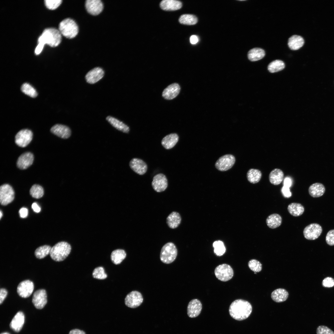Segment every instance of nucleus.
Wrapping results in <instances>:
<instances>
[{
    "label": "nucleus",
    "instance_id": "f257e3e1",
    "mask_svg": "<svg viewBox=\"0 0 334 334\" xmlns=\"http://www.w3.org/2000/svg\"><path fill=\"white\" fill-rule=\"evenodd\" d=\"M252 306L248 301L242 299L233 301L230 304L229 312L231 316L238 321L248 318L251 314Z\"/></svg>",
    "mask_w": 334,
    "mask_h": 334
},
{
    "label": "nucleus",
    "instance_id": "f03ea898",
    "mask_svg": "<svg viewBox=\"0 0 334 334\" xmlns=\"http://www.w3.org/2000/svg\"><path fill=\"white\" fill-rule=\"evenodd\" d=\"M61 40V34L59 30L54 28H49L44 30L38 39V43L55 47L60 44Z\"/></svg>",
    "mask_w": 334,
    "mask_h": 334
},
{
    "label": "nucleus",
    "instance_id": "7ed1b4c3",
    "mask_svg": "<svg viewBox=\"0 0 334 334\" xmlns=\"http://www.w3.org/2000/svg\"><path fill=\"white\" fill-rule=\"evenodd\" d=\"M71 250V245L65 242H58L52 248L50 253L51 258L57 262L64 260L69 255Z\"/></svg>",
    "mask_w": 334,
    "mask_h": 334
},
{
    "label": "nucleus",
    "instance_id": "20e7f679",
    "mask_svg": "<svg viewBox=\"0 0 334 334\" xmlns=\"http://www.w3.org/2000/svg\"><path fill=\"white\" fill-rule=\"evenodd\" d=\"M59 30L64 36L69 39L75 37L79 32L78 26L73 19L67 18L59 24Z\"/></svg>",
    "mask_w": 334,
    "mask_h": 334
},
{
    "label": "nucleus",
    "instance_id": "39448f33",
    "mask_svg": "<svg viewBox=\"0 0 334 334\" xmlns=\"http://www.w3.org/2000/svg\"><path fill=\"white\" fill-rule=\"evenodd\" d=\"M177 254L178 250L175 245L172 242H168L161 249L160 259L163 263L169 264L175 260Z\"/></svg>",
    "mask_w": 334,
    "mask_h": 334
},
{
    "label": "nucleus",
    "instance_id": "423d86ee",
    "mask_svg": "<svg viewBox=\"0 0 334 334\" xmlns=\"http://www.w3.org/2000/svg\"><path fill=\"white\" fill-rule=\"evenodd\" d=\"M215 274L216 277L222 281H227L231 279L233 275V271L231 267L226 264L219 265L215 269Z\"/></svg>",
    "mask_w": 334,
    "mask_h": 334
},
{
    "label": "nucleus",
    "instance_id": "0eeeda50",
    "mask_svg": "<svg viewBox=\"0 0 334 334\" xmlns=\"http://www.w3.org/2000/svg\"><path fill=\"white\" fill-rule=\"evenodd\" d=\"M235 162V157L231 154H226L220 157L215 163V166L218 170L224 171L231 169Z\"/></svg>",
    "mask_w": 334,
    "mask_h": 334
},
{
    "label": "nucleus",
    "instance_id": "6e6552de",
    "mask_svg": "<svg viewBox=\"0 0 334 334\" xmlns=\"http://www.w3.org/2000/svg\"><path fill=\"white\" fill-rule=\"evenodd\" d=\"M15 193L12 187L8 184H4L0 187V202L1 204L6 205L13 200Z\"/></svg>",
    "mask_w": 334,
    "mask_h": 334
},
{
    "label": "nucleus",
    "instance_id": "1a4fd4ad",
    "mask_svg": "<svg viewBox=\"0 0 334 334\" xmlns=\"http://www.w3.org/2000/svg\"><path fill=\"white\" fill-rule=\"evenodd\" d=\"M32 136L33 134L31 130L28 129L21 130L15 136V143L19 147H25L31 142Z\"/></svg>",
    "mask_w": 334,
    "mask_h": 334
},
{
    "label": "nucleus",
    "instance_id": "9d476101",
    "mask_svg": "<svg viewBox=\"0 0 334 334\" xmlns=\"http://www.w3.org/2000/svg\"><path fill=\"white\" fill-rule=\"evenodd\" d=\"M143 301V297L141 293L137 291H133L126 296L125 303L129 307L135 308L140 306Z\"/></svg>",
    "mask_w": 334,
    "mask_h": 334
},
{
    "label": "nucleus",
    "instance_id": "9b49d317",
    "mask_svg": "<svg viewBox=\"0 0 334 334\" xmlns=\"http://www.w3.org/2000/svg\"><path fill=\"white\" fill-rule=\"evenodd\" d=\"M322 232V227L317 223H312L304 229L303 234L304 237L309 240H314L319 238Z\"/></svg>",
    "mask_w": 334,
    "mask_h": 334
},
{
    "label": "nucleus",
    "instance_id": "f8f14e48",
    "mask_svg": "<svg viewBox=\"0 0 334 334\" xmlns=\"http://www.w3.org/2000/svg\"><path fill=\"white\" fill-rule=\"evenodd\" d=\"M47 293L45 289H38L34 293L32 302L36 308L42 309L47 303Z\"/></svg>",
    "mask_w": 334,
    "mask_h": 334
},
{
    "label": "nucleus",
    "instance_id": "ddd939ff",
    "mask_svg": "<svg viewBox=\"0 0 334 334\" xmlns=\"http://www.w3.org/2000/svg\"><path fill=\"white\" fill-rule=\"evenodd\" d=\"M34 288L33 282L26 280L20 282L17 287V292L19 295L23 298L29 297L32 294Z\"/></svg>",
    "mask_w": 334,
    "mask_h": 334
},
{
    "label": "nucleus",
    "instance_id": "4468645a",
    "mask_svg": "<svg viewBox=\"0 0 334 334\" xmlns=\"http://www.w3.org/2000/svg\"><path fill=\"white\" fill-rule=\"evenodd\" d=\"M168 181L165 175L159 173L153 178L152 185L153 189L158 192L165 191L168 186Z\"/></svg>",
    "mask_w": 334,
    "mask_h": 334
},
{
    "label": "nucleus",
    "instance_id": "2eb2a0df",
    "mask_svg": "<svg viewBox=\"0 0 334 334\" xmlns=\"http://www.w3.org/2000/svg\"><path fill=\"white\" fill-rule=\"evenodd\" d=\"M85 6L87 11L90 14L97 15L101 13L103 9V4L100 0H87Z\"/></svg>",
    "mask_w": 334,
    "mask_h": 334
},
{
    "label": "nucleus",
    "instance_id": "dca6fc26",
    "mask_svg": "<svg viewBox=\"0 0 334 334\" xmlns=\"http://www.w3.org/2000/svg\"><path fill=\"white\" fill-rule=\"evenodd\" d=\"M104 72L101 67H96L88 72L85 78L87 83L94 84L101 79L103 77Z\"/></svg>",
    "mask_w": 334,
    "mask_h": 334
},
{
    "label": "nucleus",
    "instance_id": "f3484780",
    "mask_svg": "<svg viewBox=\"0 0 334 334\" xmlns=\"http://www.w3.org/2000/svg\"><path fill=\"white\" fill-rule=\"evenodd\" d=\"M202 304L200 301L196 299L192 300L189 303L187 307V314L190 318L198 316L202 309Z\"/></svg>",
    "mask_w": 334,
    "mask_h": 334
},
{
    "label": "nucleus",
    "instance_id": "a211bd4d",
    "mask_svg": "<svg viewBox=\"0 0 334 334\" xmlns=\"http://www.w3.org/2000/svg\"><path fill=\"white\" fill-rule=\"evenodd\" d=\"M34 156L30 152L22 154L18 157L17 162V167L21 169H25L30 166L33 162Z\"/></svg>",
    "mask_w": 334,
    "mask_h": 334
},
{
    "label": "nucleus",
    "instance_id": "6ab92c4d",
    "mask_svg": "<svg viewBox=\"0 0 334 334\" xmlns=\"http://www.w3.org/2000/svg\"><path fill=\"white\" fill-rule=\"evenodd\" d=\"M129 165L133 170L140 175L145 174L147 170L148 167L146 164L140 159H132L130 162Z\"/></svg>",
    "mask_w": 334,
    "mask_h": 334
},
{
    "label": "nucleus",
    "instance_id": "aec40b11",
    "mask_svg": "<svg viewBox=\"0 0 334 334\" xmlns=\"http://www.w3.org/2000/svg\"><path fill=\"white\" fill-rule=\"evenodd\" d=\"M50 131L54 135L64 139L69 138L71 134V130L68 127L60 124H57L53 126Z\"/></svg>",
    "mask_w": 334,
    "mask_h": 334
},
{
    "label": "nucleus",
    "instance_id": "412c9836",
    "mask_svg": "<svg viewBox=\"0 0 334 334\" xmlns=\"http://www.w3.org/2000/svg\"><path fill=\"white\" fill-rule=\"evenodd\" d=\"M180 90L179 85L177 83H174L169 85L164 89L162 93V96L166 99L172 100L178 95Z\"/></svg>",
    "mask_w": 334,
    "mask_h": 334
},
{
    "label": "nucleus",
    "instance_id": "4be33fe9",
    "mask_svg": "<svg viewBox=\"0 0 334 334\" xmlns=\"http://www.w3.org/2000/svg\"><path fill=\"white\" fill-rule=\"evenodd\" d=\"M25 320L24 315L21 311L18 312L10 323V328L14 331L18 332L22 329Z\"/></svg>",
    "mask_w": 334,
    "mask_h": 334
},
{
    "label": "nucleus",
    "instance_id": "5701e85b",
    "mask_svg": "<svg viewBox=\"0 0 334 334\" xmlns=\"http://www.w3.org/2000/svg\"><path fill=\"white\" fill-rule=\"evenodd\" d=\"M182 6V3L180 1L175 0H163L160 3L161 8L163 10L167 11L179 9Z\"/></svg>",
    "mask_w": 334,
    "mask_h": 334
},
{
    "label": "nucleus",
    "instance_id": "b1692460",
    "mask_svg": "<svg viewBox=\"0 0 334 334\" xmlns=\"http://www.w3.org/2000/svg\"><path fill=\"white\" fill-rule=\"evenodd\" d=\"M178 139L179 136L177 134L171 133L164 137L161 140V143L165 148L169 149L175 146Z\"/></svg>",
    "mask_w": 334,
    "mask_h": 334
},
{
    "label": "nucleus",
    "instance_id": "393cba45",
    "mask_svg": "<svg viewBox=\"0 0 334 334\" xmlns=\"http://www.w3.org/2000/svg\"><path fill=\"white\" fill-rule=\"evenodd\" d=\"M325 191L323 185L320 183H315L311 185L308 189L310 195L314 198L319 197L322 196Z\"/></svg>",
    "mask_w": 334,
    "mask_h": 334
},
{
    "label": "nucleus",
    "instance_id": "a878e982",
    "mask_svg": "<svg viewBox=\"0 0 334 334\" xmlns=\"http://www.w3.org/2000/svg\"><path fill=\"white\" fill-rule=\"evenodd\" d=\"M181 218L180 214L176 212H171L166 218V223L170 228L174 229L178 227L180 224Z\"/></svg>",
    "mask_w": 334,
    "mask_h": 334
},
{
    "label": "nucleus",
    "instance_id": "bb28decb",
    "mask_svg": "<svg viewBox=\"0 0 334 334\" xmlns=\"http://www.w3.org/2000/svg\"><path fill=\"white\" fill-rule=\"evenodd\" d=\"M284 174L282 170L279 169H275L270 173L269 179L270 183L273 185H277L280 184L283 180Z\"/></svg>",
    "mask_w": 334,
    "mask_h": 334
},
{
    "label": "nucleus",
    "instance_id": "cd10ccee",
    "mask_svg": "<svg viewBox=\"0 0 334 334\" xmlns=\"http://www.w3.org/2000/svg\"><path fill=\"white\" fill-rule=\"evenodd\" d=\"M304 43V40L302 36L293 35L289 39L288 44L291 49L296 50L302 47Z\"/></svg>",
    "mask_w": 334,
    "mask_h": 334
},
{
    "label": "nucleus",
    "instance_id": "c85d7f7f",
    "mask_svg": "<svg viewBox=\"0 0 334 334\" xmlns=\"http://www.w3.org/2000/svg\"><path fill=\"white\" fill-rule=\"evenodd\" d=\"M106 120L111 125L118 130L125 133L129 132L130 130L129 127L117 119L111 116H108L106 117Z\"/></svg>",
    "mask_w": 334,
    "mask_h": 334
},
{
    "label": "nucleus",
    "instance_id": "c756f323",
    "mask_svg": "<svg viewBox=\"0 0 334 334\" xmlns=\"http://www.w3.org/2000/svg\"><path fill=\"white\" fill-rule=\"evenodd\" d=\"M289 296L288 292L284 289H276L272 293L271 297L273 300L276 302H281L286 301Z\"/></svg>",
    "mask_w": 334,
    "mask_h": 334
},
{
    "label": "nucleus",
    "instance_id": "7c9ffc66",
    "mask_svg": "<svg viewBox=\"0 0 334 334\" xmlns=\"http://www.w3.org/2000/svg\"><path fill=\"white\" fill-rule=\"evenodd\" d=\"M282 222L281 216L276 213L272 214L267 218L266 223L268 226L271 229H275L279 227Z\"/></svg>",
    "mask_w": 334,
    "mask_h": 334
},
{
    "label": "nucleus",
    "instance_id": "2f4dec72",
    "mask_svg": "<svg viewBox=\"0 0 334 334\" xmlns=\"http://www.w3.org/2000/svg\"><path fill=\"white\" fill-rule=\"evenodd\" d=\"M264 50L260 48H255L250 50L248 53L249 59L252 62L256 61L263 58L265 55Z\"/></svg>",
    "mask_w": 334,
    "mask_h": 334
},
{
    "label": "nucleus",
    "instance_id": "473e14b6",
    "mask_svg": "<svg viewBox=\"0 0 334 334\" xmlns=\"http://www.w3.org/2000/svg\"><path fill=\"white\" fill-rule=\"evenodd\" d=\"M287 209L289 213L294 216L301 215L304 211L303 206L300 203H293L289 204Z\"/></svg>",
    "mask_w": 334,
    "mask_h": 334
},
{
    "label": "nucleus",
    "instance_id": "72a5a7b5",
    "mask_svg": "<svg viewBox=\"0 0 334 334\" xmlns=\"http://www.w3.org/2000/svg\"><path fill=\"white\" fill-rule=\"evenodd\" d=\"M126 256V253L124 250L118 249L112 252L111 255V259L113 263L117 265L120 264Z\"/></svg>",
    "mask_w": 334,
    "mask_h": 334
},
{
    "label": "nucleus",
    "instance_id": "f704fd0d",
    "mask_svg": "<svg viewBox=\"0 0 334 334\" xmlns=\"http://www.w3.org/2000/svg\"><path fill=\"white\" fill-rule=\"evenodd\" d=\"M246 176L248 180L250 182L255 184L260 180L262 177V173L259 169H250L247 172Z\"/></svg>",
    "mask_w": 334,
    "mask_h": 334
},
{
    "label": "nucleus",
    "instance_id": "c9c22d12",
    "mask_svg": "<svg viewBox=\"0 0 334 334\" xmlns=\"http://www.w3.org/2000/svg\"><path fill=\"white\" fill-rule=\"evenodd\" d=\"M180 23L185 25H192L195 24L198 21L197 17L195 15L189 14L181 15L179 19Z\"/></svg>",
    "mask_w": 334,
    "mask_h": 334
},
{
    "label": "nucleus",
    "instance_id": "e433bc0d",
    "mask_svg": "<svg viewBox=\"0 0 334 334\" xmlns=\"http://www.w3.org/2000/svg\"><path fill=\"white\" fill-rule=\"evenodd\" d=\"M285 67V64L283 61L280 60H276L272 62L268 67L269 71L274 73L281 71Z\"/></svg>",
    "mask_w": 334,
    "mask_h": 334
},
{
    "label": "nucleus",
    "instance_id": "4c0bfd02",
    "mask_svg": "<svg viewBox=\"0 0 334 334\" xmlns=\"http://www.w3.org/2000/svg\"><path fill=\"white\" fill-rule=\"evenodd\" d=\"M51 247L45 245L37 248L35 251V255L38 259H42L50 254Z\"/></svg>",
    "mask_w": 334,
    "mask_h": 334
},
{
    "label": "nucleus",
    "instance_id": "58836bf2",
    "mask_svg": "<svg viewBox=\"0 0 334 334\" xmlns=\"http://www.w3.org/2000/svg\"><path fill=\"white\" fill-rule=\"evenodd\" d=\"M21 90L23 92L31 97L35 98L37 95L35 89L28 83L23 84L21 87Z\"/></svg>",
    "mask_w": 334,
    "mask_h": 334
},
{
    "label": "nucleus",
    "instance_id": "ea45409f",
    "mask_svg": "<svg viewBox=\"0 0 334 334\" xmlns=\"http://www.w3.org/2000/svg\"><path fill=\"white\" fill-rule=\"evenodd\" d=\"M30 193L31 195L34 198H40L42 197L44 195V189L41 186L34 184L31 188Z\"/></svg>",
    "mask_w": 334,
    "mask_h": 334
},
{
    "label": "nucleus",
    "instance_id": "a19ab883",
    "mask_svg": "<svg viewBox=\"0 0 334 334\" xmlns=\"http://www.w3.org/2000/svg\"><path fill=\"white\" fill-rule=\"evenodd\" d=\"M214 248V252L218 256H221L224 255L226 251L225 247L223 242L220 240L215 241L213 244Z\"/></svg>",
    "mask_w": 334,
    "mask_h": 334
},
{
    "label": "nucleus",
    "instance_id": "79ce46f5",
    "mask_svg": "<svg viewBox=\"0 0 334 334\" xmlns=\"http://www.w3.org/2000/svg\"><path fill=\"white\" fill-rule=\"evenodd\" d=\"M92 275L93 278L100 280L104 279L107 277V275L105 272L104 268L101 267L95 268L93 271Z\"/></svg>",
    "mask_w": 334,
    "mask_h": 334
},
{
    "label": "nucleus",
    "instance_id": "37998d69",
    "mask_svg": "<svg viewBox=\"0 0 334 334\" xmlns=\"http://www.w3.org/2000/svg\"><path fill=\"white\" fill-rule=\"evenodd\" d=\"M248 266L251 270L255 272H259L262 269V265L258 260L252 259L248 263Z\"/></svg>",
    "mask_w": 334,
    "mask_h": 334
},
{
    "label": "nucleus",
    "instance_id": "c03bdc74",
    "mask_svg": "<svg viewBox=\"0 0 334 334\" xmlns=\"http://www.w3.org/2000/svg\"><path fill=\"white\" fill-rule=\"evenodd\" d=\"M61 0H45V5L47 8L51 10H54L58 8L62 3Z\"/></svg>",
    "mask_w": 334,
    "mask_h": 334
},
{
    "label": "nucleus",
    "instance_id": "a18cd8bd",
    "mask_svg": "<svg viewBox=\"0 0 334 334\" xmlns=\"http://www.w3.org/2000/svg\"><path fill=\"white\" fill-rule=\"evenodd\" d=\"M316 334H334V332L328 327L320 325L316 329Z\"/></svg>",
    "mask_w": 334,
    "mask_h": 334
},
{
    "label": "nucleus",
    "instance_id": "49530a36",
    "mask_svg": "<svg viewBox=\"0 0 334 334\" xmlns=\"http://www.w3.org/2000/svg\"><path fill=\"white\" fill-rule=\"evenodd\" d=\"M326 241L330 246L334 245V229L329 231L326 234Z\"/></svg>",
    "mask_w": 334,
    "mask_h": 334
},
{
    "label": "nucleus",
    "instance_id": "de8ad7c7",
    "mask_svg": "<svg viewBox=\"0 0 334 334\" xmlns=\"http://www.w3.org/2000/svg\"><path fill=\"white\" fill-rule=\"evenodd\" d=\"M322 285L326 287H331L334 286V279L330 277H327L323 280Z\"/></svg>",
    "mask_w": 334,
    "mask_h": 334
},
{
    "label": "nucleus",
    "instance_id": "09e8293b",
    "mask_svg": "<svg viewBox=\"0 0 334 334\" xmlns=\"http://www.w3.org/2000/svg\"><path fill=\"white\" fill-rule=\"evenodd\" d=\"M281 192L285 198H289L292 195L289 187L283 186L282 188Z\"/></svg>",
    "mask_w": 334,
    "mask_h": 334
},
{
    "label": "nucleus",
    "instance_id": "8fccbe9b",
    "mask_svg": "<svg viewBox=\"0 0 334 334\" xmlns=\"http://www.w3.org/2000/svg\"><path fill=\"white\" fill-rule=\"evenodd\" d=\"M7 294V292L6 289L2 288L0 290V303L1 304L6 298Z\"/></svg>",
    "mask_w": 334,
    "mask_h": 334
},
{
    "label": "nucleus",
    "instance_id": "3c124183",
    "mask_svg": "<svg viewBox=\"0 0 334 334\" xmlns=\"http://www.w3.org/2000/svg\"><path fill=\"white\" fill-rule=\"evenodd\" d=\"M19 213L21 217L23 218H25L28 215V210L26 208H22L19 210Z\"/></svg>",
    "mask_w": 334,
    "mask_h": 334
},
{
    "label": "nucleus",
    "instance_id": "603ef678",
    "mask_svg": "<svg viewBox=\"0 0 334 334\" xmlns=\"http://www.w3.org/2000/svg\"><path fill=\"white\" fill-rule=\"evenodd\" d=\"M44 45L39 43L35 48V53L36 55H38L41 52L43 48Z\"/></svg>",
    "mask_w": 334,
    "mask_h": 334
},
{
    "label": "nucleus",
    "instance_id": "864d4df0",
    "mask_svg": "<svg viewBox=\"0 0 334 334\" xmlns=\"http://www.w3.org/2000/svg\"><path fill=\"white\" fill-rule=\"evenodd\" d=\"M292 185L291 179L288 177H286L284 179V186L289 188Z\"/></svg>",
    "mask_w": 334,
    "mask_h": 334
},
{
    "label": "nucleus",
    "instance_id": "5fc2aeb1",
    "mask_svg": "<svg viewBox=\"0 0 334 334\" xmlns=\"http://www.w3.org/2000/svg\"><path fill=\"white\" fill-rule=\"evenodd\" d=\"M198 38L196 35H192L190 37V41L191 43L192 44H196L198 42Z\"/></svg>",
    "mask_w": 334,
    "mask_h": 334
},
{
    "label": "nucleus",
    "instance_id": "6e6d98bb",
    "mask_svg": "<svg viewBox=\"0 0 334 334\" xmlns=\"http://www.w3.org/2000/svg\"><path fill=\"white\" fill-rule=\"evenodd\" d=\"M32 207L33 211L36 212H39L41 211L40 207L36 203H33L32 204Z\"/></svg>",
    "mask_w": 334,
    "mask_h": 334
},
{
    "label": "nucleus",
    "instance_id": "4d7b16f0",
    "mask_svg": "<svg viewBox=\"0 0 334 334\" xmlns=\"http://www.w3.org/2000/svg\"><path fill=\"white\" fill-rule=\"evenodd\" d=\"M69 334H86L83 331L79 329H74L71 330Z\"/></svg>",
    "mask_w": 334,
    "mask_h": 334
},
{
    "label": "nucleus",
    "instance_id": "13d9d810",
    "mask_svg": "<svg viewBox=\"0 0 334 334\" xmlns=\"http://www.w3.org/2000/svg\"><path fill=\"white\" fill-rule=\"evenodd\" d=\"M2 215H3V214H2V212L1 210L0 212V219L2 217Z\"/></svg>",
    "mask_w": 334,
    "mask_h": 334
},
{
    "label": "nucleus",
    "instance_id": "bf43d9fd",
    "mask_svg": "<svg viewBox=\"0 0 334 334\" xmlns=\"http://www.w3.org/2000/svg\"><path fill=\"white\" fill-rule=\"evenodd\" d=\"M1 334H10L8 332H3V333H2Z\"/></svg>",
    "mask_w": 334,
    "mask_h": 334
}]
</instances>
